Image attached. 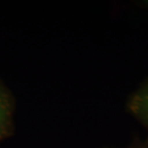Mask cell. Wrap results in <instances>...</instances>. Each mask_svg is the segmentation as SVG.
Masks as SVG:
<instances>
[{
    "mask_svg": "<svg viewBox=\"0 0 148 148\" xmlns=\"http://www.w3.org/2000/svg\"><path fill=\"white\" fill-rule=\"evenodd\" d=\"M127 111L148 131V79L130 97L127 101Z\"/></svg>",
    "mask_w": 148,
    "mask_h": 148,
    "instance_id": "1",
    "label": "cell"
},
{
    "mask_svg": "<svg viewBox=\"0 0 148 148\" xmlns=\"http://www.w3.org/2000/svg\"><path fill=\"white\" fill-rule=\"evenodd\" d=\"M14 102L10 91L0 81V142L9 137L13 130Z\"/></svg>",
    "mask_w": 148,
    "mask_h": 148,
    "instance_id": "2",
    "label": "cell"
},
{
    "mask_svg": "<svg viewBox=\"0 0 148 148\" xmlns=\"http://www.w3.org/2000/svg\"><path fill=\"white\" fill-rule=\"evenodd\" d=\"M140 148H148V147H140Z\"/></svg>",
    "mask_w": 148,
    "mask_h": 148,
    "instance_id": "3",
    "label": "cell"
}]
</instances>
